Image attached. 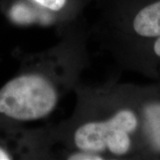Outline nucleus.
Instances as JSON below:
<instances>
[{
	"label": "nucleus",
	"mask_w": 160,
	"mask_h": 160,
	"mask_svg": "<svg viewBox=\"0 0 160 160\" xmlns=\"http://www.w3.org/2000/svg\"><path fill=\"white\" fill-rule=\"evenodd\" d=\"M58 78L48 71H28L0 89V114L14 121L30 122L51 115L61 100Z\"/></svg>",
	"instance_id": "obj_2"
},
{
	"label": "nucleus",
	"mask_w": 160,
	"mask_h": 160,
	"mask_svg": "<svg viewBox=\"0 0 160 160\" xmlns=\"http://www.w3.org/2000/svg\"><path fill=\"white\" fill-rule=\"evenodd\" d=\"M132 90L141 118L142 158H160V81Z\"/></svg>",
	"instance_id": "obj_4"
},
{
	"label": "nucleus",
	"mask_w": 160,
	"mask_h": 160,
	"mask_svg": "<svg viewBox=\"0 0 160 160\" xmlns=\"http://www.w3.org/2000/svg\"><path fill=\"white\" fill-rule=\"evenodd\" d=\"M38 7L51 12H61L75 0H31Z\"/></svg>",
	"instance_id": "obj_6"
},
{
	"label": "nucleus",
	"mask_w": 160,
	"mask_h": 160,
	"mask_svg": "<svg viewBox=\"0 0 160 160\" xmlns=\"http://www.w3.org/2000/svg\"><path fill=\"white\" fill-rule=\"evenodd\" d=\"M13 157L9 152V150L2 146H0V160H9L12 159Z\"/></svg>",
	"instance_id": "obj_8"
},
{
	"label": "nucleus",
	"mask_w": 160,
	"mask_h": 160,
	"mask_svg": "<svg viewBox=\"0 0 160 160\" xmlns=\"http://www.w3.org/2000/svg\"><path fill=\"white\" fill-rule=\"evenodd\" d=\"M129 65L135 70L160 81V38L143 48Z\"/></svg>",
	"instance_id": "obj_5"
},
{
	"label": "nucleus",
	"mask_w": 160,
	"mask_h": 160,
	"mask_svg": "<svg viewBox=\"0 0 160 160\" xmlns=\"http://www.w3.org/2000/svg\"><path fill=\"white\" fill-rule=\"evenodd\" d=\"M118 20V31L129 64L143 48L160 38V0H107Z\"/></svg>",
	"instance_id": "obj_3"
},
{
	"label": "nucleus",
	"mask_w": 160,
	"mask_h": 160,
	"mask_svg": "<svg viewBox=\"0 0 160 160\" xmlns=\"http://www.w3.org/2000/svg\"><path fill=\"white\" fill-rule=\"evenodd\" d=\"M112 113L101 119L88 120L76 128L72 143L77 149L106 157L142 158L141 118L132 87Z\"/></svg>",
	"instance_id": "obj_1"
},
{
	"label": "nucleus",
	"mask_w": 160,
	"mask_h": 160,
	"mask_svg": "<svg viewBox=\"0 0 160 160\" xmlns=\"http://www.w3.org/2000/svg\"><path fill=\"white\" fill-rule=\"evenodd\" d=\"M67 158L69 160H102L106 159L102 155L98 154L92 151L75 149L73 152L67 155Z\"/></svg>",
	"instance_id": "obj_7"
}]
</instances>
